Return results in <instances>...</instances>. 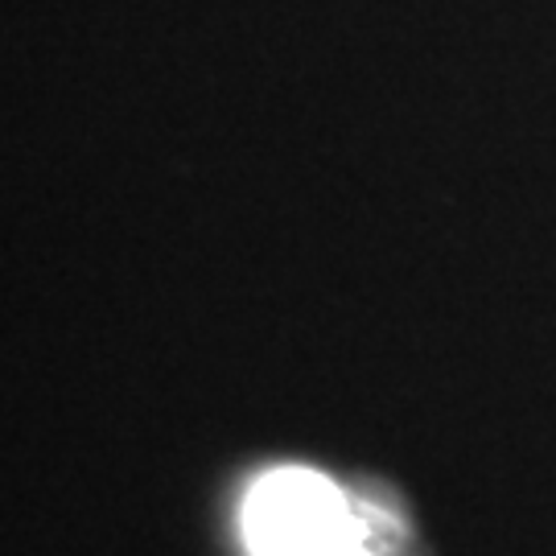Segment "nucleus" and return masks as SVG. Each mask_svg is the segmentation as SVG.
<instances>
[{"instance_id": "1", "label": "nucleus", "mask_w": 556, "mask_h": 556, "mask_svg": "<svg viewBox=\"0 0 556 556\" xmlns=\"http://www.w3.org/2000/svg\"><path fill=\"white\" fill-rule=\"evenodd\" d=\"M243 536L252 556H326L363 540V528L330 478L280 466L243 498Z\"/></svg>"}, {"instance_id": "2", "label": "nucleus", "mask_w": 556, "mask_h": 556, "mask_svg": "<svg viewBox=\"0 0 556 556\" xmlns=\"http://www.w3.org/2000/svg\"><path fill=\"white\" fill-rule=\"evenodd\" d=\"M326 556H376L363 540H351V544H342V548H334V553H326Z\"/></svg>"}]
</instances>
